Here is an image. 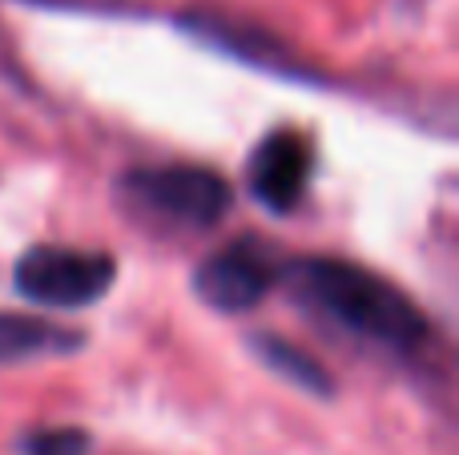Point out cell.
Instances as JSON below:
<instances>
[{
    "instance_id": "cell-3",
    "label": "cell",
    "mask_w": 459,
    "mask_h": 455,
    "mask_svg": "<svg viewBox=\"0 0 459 455\" xmlns=\"http://www.w3.org/2000/svg\"><path fill=\"white\" fill-rule=\"evenodd\" d=\"M113 282H117L113 254L81 246H32L13 270L16 295L40 306H61V311L101 303Z\"/></svg>"
},
{
    "instance_id": "cell-6",
    "label": "cell",
    "mask_w": 459,
    "mask_h": 455,
    "mask_svg": "<svg viewBox=\"0 0 459 455\" xmlns=\"http://www.w3.org/2000/svg\"><path fill=\"white\" fill-rule=\"evenodd\" d=\"M85 347V335L32 314H0V363L61 359Z\"/></svg>"
},
{
    "instance_id": "cell-4",
    "label": "cell",
    "mask_w": 459,
    "mask_h": 455,
    "mask_svg": "<svg viewBox=\"0 0 459 455\" xmlns=\"http://www.w3.org/2000/svg\"><path fill=\"white\" fill-rule=\"evenodd\" d=\"M278 274L282 270L270 262L266 250L258 242L242 238V242H230V246L214 250L194 270V295L222 314H242V311H254L274 290Z\"/></svg>"
},
{
    "instance_id": "cell-8",
    "label": "cell",
    "mask_w": 459,
    "mask_h": 455,
    "mask_svg": "<svg viewBox=\"0 0 459 455\" xmlns=\"http://www.w3.org/2000/svg\"><path fill=\"white\" fill-rule=\"evenodd\" d=\"M21 455H89V432L81 427H40L24 435Z\"/></svg>"
},
{
    "instance_id": "cell-7",
    "label": "cell",
    "mask_w": 459,
    "mask_h": 455,
    "mask_svg": "<svg viewBox=\"0 0 459 455\" xmlns=\"http://www.w3.org/2000/svg\"><path fill=\"white\" fill-rule=\"evenodd\" d=\"M254 351H258V359L266 363L274 375H282L286 383H294L299 391H310V395H334V379L326 375L323 367H318L315 359H310L307 351H299L294 343H286V339H254Z\"/></svg>"
},
{
    "instance_id": "cell-1",
    "label": "cell",
    "mask_w": 459,
    "mask_h": 455,
    "mask_svg": "<svg viewBox=\"0 0 459 455\" xmlns=\"http://www.w3.org/2000/svg\"><path fill=\"white\" fill-rule=\"evenodd\" d=\"M278 282H286L294 303H302L315 319L379 351L415 355L431 335L420 306L367 266L342 258H302L286 266Z\"/></svg>"
},
{
    "instance_id": "cell-5",
    "label": "cell",
    "mask_w": 459,
    "mask_h": 455,
    "mask_svg": "<svg viewBox=\"0 0 459 455\" xmlns=\"http://www.w3.org/2000/svg\"><path fill=\"white\" fill-rule=\"evenodd\" d=\"M310 177H315V142L307 129L266 133L250 153V169H246L250 193L270 214H290L307 198Z\"/></svg>"
},
{
    "instance_id": "cell-2",
    "label": "cell",
    "mask_w": 459,
    "mask_h": 455,
    "mask_svg": "<svg viewBox=\"0 0 459 455\" xmlns=\"http://www.w3.org/2000/svg\"><path fill=\"white\" fill-rule=\"evenodd\" d=\"M121 206L166 230H210L230 214L234 190L202 166H142L117 182Z\"/></svg>"
}]
</instances>
